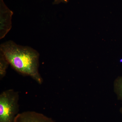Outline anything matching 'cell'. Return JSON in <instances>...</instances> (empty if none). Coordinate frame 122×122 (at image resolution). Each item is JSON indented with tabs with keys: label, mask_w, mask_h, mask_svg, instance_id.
Listing matches in <instances>:
<instances>
[{
	"label": "cell",
	"mask_w": 122,
	"mask_h": 122,
	"mask_svg": "<svg viewBox=\"0 0 122 122\" xmlns=\"http://www.w3.org/2000/svg\"><path fill=\"white\" fill-rule=\"evenodd\" d=\"M0 52L17 72L30 76L38 84L42 83L43 79L38 70L40 55L36 50L9 41L1 44Z\"/></svg>",
	"instance_id": "1"
},
{
	"label": "cell",
	"mask_w": 122,
	"mask_h": 122,
	"mask_svg": "<svg viewBox=\"0 0 122 122\" xmlns=\"http://www.w3.org/2000/svg\"><path fill=\"white\" fill-rule=\"evenodd\" d=\"M19 93L13 89L6 90L0 94V122H14L18 114Z\"/></svg>",
	"instance_id": "2"
},
{
	"label": "cell",
	"mask_w": 122,
	"mask_h": 122,
	"mask_svg": "<svg viewBox=\"0 0 122 122\" xmlns=\"http://www.w3.org/2000/svg\"><path fill=\"white\" fill-rule=\"evenodd\" d=\"M13 13L7 7L3 0H0V39H3L12 28Z\"/></svg>",
	"instance_id": "3"
},
{
	"label": "cell",
	"mask_w": 122,
	"mask_h": 122,
	"mask_svg": "<svg viewBox=\"0 0 122 122\" xmlns=\"http://www.w3.org/2000/svg\"><path fill=\"white\" fill-rule=\"evenodd\" d=\"M14 122H55L43 114L35 111H25L18 114Z\"/></svg>",
	"instance_id": "4"
},
{
	"label": "cell",
	"mask_w": 122,
	"mask_h": 122,
	"mask_svg": "<svg viewBox=\"0 0 122 122\" xmlns=\"http://www.w3.org/2000/svg\"><path fill=\"white\" fill-rule=\"evenodd\" d=\"M114 90L118 100L122 101V76H118L114 82Z\"/></svg>",
	"instance_id": "5"
},
{
	"label": "cell",
	"mask_w": 122,
	"mask_h": 122,
	"mask_svg": "<svg viewBox=\"0 0 122 122\" xmlns=\"http://www.w3.org/2000/svg\"><path fill=\"white\" fill-rule=\"evenodd\" d=\"M9 65L8 62L4 56L0 52V79H2L7 73Z\"/></svg>",
	"instance_id": "6"
},
{
	"label": "cell",
	"mask_w": 122,
	"mask_h": 122,
	"mask_svg": "<svg viewBox=\"0 0 122 122\" xmlns=\"http://www.w3.org/2000/svg\"><path fill=\"white\" fill-rule=\"evenodd\" d=\"M69 0H54L53 3V5H58L61 3H68Z\"/></svg>",
	"instance_id": "7"
},
{
	"label": "cell",
	"mask_w": 122,
	"mask_h": 122,
	"mask_svg": "<svg viewBox=\"0 0 122 122\" xmlns=\"http://www.w3.org/2000/svg\"><path fill=\"white\" fill-rule=\"evenodd\" d=\"M119 111H120V113L122 114V107H121V108H120V110H119Z\"/></svg>",
	"instance_id": "8"
}]
</instances>
